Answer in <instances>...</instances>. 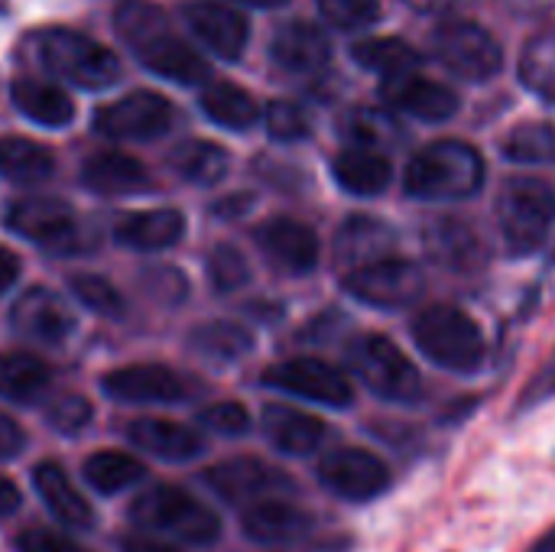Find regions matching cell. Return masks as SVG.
Segmentation results:
<instances>
[{
  "label": "cell",
  "instance_id": "obj_34",
  "mask_svg": "<svg viewBox=\"0 0 555 552\" xmlns=\"http://www.w3.org/2000/svg\"><path fill=\"white\" fill-rule=\"evenodd\" d=\"M169 166L192 185H218L231 169V156L211 140H185L169 153Z\"/></svg>",
  "mask_w": 555,
  "mask_h": 552
},
{
  "label": "cell",
  "instance_id": "obj_55",
  "mask_svg": "<svg viewBox=\"0 0 555 552\" xmlns=\"http://www.w3.org/2000/svg\"><path fill=\"white\" fill-rule=\"evenodd\" d=\"M231 3H241V7H257V10H280V7H286L289 0H231Z\"/></svg>",
  "mask_w": 555,
  "mask_h": 552
},
{
  "label": "cell",
  "instance_id": "obj_42",
  "mask_svg": "<svg viewBox=\"0 0 555 552\" xmlns=\"http://www.w3.org/2000/svg\"><path fill=\"white\" fill-rule=\"evenodd\" d=\"M263 124L276 143H299L312 133V114L296 101H270L263 111Z\"/></svg>",
  "mask_w": 555,
  "mask_h": 552
},
{
  "label": "cell",
  "instance_id": "obj_51",
  "mask_svg": "<svg viewBox=\"0 0 555 552\" xmlns=\"http://www.w3.org/2000/svg\"><path fill=\"white\" fill-rule=\"evenodd\" d=\"M16 280H20V257L0 244V296H3Z\"/></svg>",
  "mask_w": 555,
  "mask_h": 552
},
{
  "label": "cell",
  "instance_id": "obj_5",
  "mask_svg": "<svg viewBox=\"0 0 555 552\" xmlns=\"http://www.w3.org/2000/svg\"><path fill=\"white\" fill-rule=\"evenodd\" d=\"M498 231L511 257L537 254L555 231V192L533 176H514L501 185L494 202Z\"/></svg>",
  "mask_w": 555,
  "mask_h": 552
},
{
  "label": "cell",
  "instance_id": "obj_48",
  "mask_svg": "<svg viewBox=\"0 0 555 552\" xmlns=\"http://www.w3.org/2000/svg\"><path fill=\"white\" fill-rule=\"evenodd\" d=\"M16 552H88L85 547L72 543L62 534L42 530V527H29L16 537Z\"/></svg>",
  "mask_w": 555,
  "mask_h": 552
},
{
  "label": "cell",
  "instance_id": "obj_49",
  "mask_svg": "<svg viewBox=\"0 0 555 552\" xmlns=\"http://www.w3.org/2000/svg\"><path fill=\"white\" fill-rule=\"evenodd\" d=\"M555 397V351L546 358V364L540 368V374L527 384L520 403H517V413H527V410H537L540 403L553 400Z\"/></svg>",
  "mask_w": 555,
  "mask_h": 552
},
{
  "label": "cell",
  "instance_id": "obj_50",
  "mask_svg": "<svg viewBox=\"0 0 555 552\" xmlns=\"http://www.w3.org/2000/svg\"><path fill=\"white\" fill-rule=\"evenodd\" d=\"M23 446H26V433L20 429V423L10 420L7 413H0V462L20 455Z\"/></svg>",
  "mask_w": 555,
  "mask_h": 552
},
{
  "label": "cell",
  "instance_id": "obj_36",
  "mask_svg": "<svg viewBox=\"0 0 555 552\" xmlns=\"http://www.w3.org/2000/svg\"><path fill=\"white\" fill-rule=\"evenodd\" d=\"M189 345L211 364H234L254 351L250 332L237 322H205L189 335Z\"/></svg>",
  "mask_w": 555,
  "mask_h": 552
},
{
  "label": "cell",
  "instance_id": "obj_23",
  "mask_svg": "<svg viewBox=\"0 0 555 552\" xmlns=\"http://www.w3.org/2000/svg\"><path fill=\"white\" fill-rule=\"evenodd\" d=\"M315 521L312 514H306L302 508L283 501V498H270L260 504H250L241 517V530L247 540L260 543V547H286V543H299L312 534Z\"/></svg>",
  "mask_w": 555,
  "mask_h": 552
},
{
  "label": "cell",
  "instance_id": "obj_15",
  "mask_svg": "<svg viewBox=\"0 0 555 552\" xmlns=\"http://www.w3.org/2000/svg\"><path fill=\"white\" fill-rule=\"evenodd\" d=\"M182 23L192 33V39L208 49L211 55L234 62L244 55L247 42H250V20L228 3H215V0H195L185 3L182 10Z\"/></svg>",
  "mask_w": 555,
  "mask_h": 552
},
{
  "label": "cell",
  "instance_id": "obj_30",
  "mask_svg": "<svg viewBox=\"0 0 555 552\" xmlns=\"http://www.w3.org/2000/svg\"><path fill=\"white\" fill-rule=\"evenodd\" d=\"M10 101L26 120L39 127L59 130V127H68L75 117V101L59 85L39 81V78H16L10 85Z\"/></svg>",
  "mask_w": 555,
  "mask_h": 552
},
{
  "label": "cell",
  "instance_id": "obj_32",
  "mask_svg": "<svg viewBox=\"0 0 555 552\" xmlns=\"http://www.w3.org/2000/svg\"><path fill=\"white\" fill-rule=\"evenodd\" d=\"M351 59L361 68L377 72L384 81L410 75V72H420V65H423V55L406 39H400V36H367V39L354 42Z\"/></svg>",
  "mask_w": 555,
  "mask_h": 552
},
{
  "label": "cell",
  "instance_id": "obj_20",
  "mask_svg": "<svg viewBox=\"0 0 555 552\" xmlns=\"http://www.w3.org/2000/svg\"><path fill=\"white\" fill-rule=\"evenodd\" d=\"M270 59L276 68H283L289 75H312L328 65L332 42L322 33V26H315L309 20H289L273 33Z\"/></svg>",
  "mask_w": 555,
  "mask_h": 552
},
{
  "label": "cell",
  "instance_id": "obj_18",
  "mask_svg": "<svg viewBox=\"0 0 555 552\" xmlns=\"http://www.w3.org/2000/svg\"><path fill=\"white\" fill-rule=\"evenodd\" d=\"M380 94H384V104L393 114H406V117H416V120H426V124H446L462 107V98L449 85L433 81V78H426L420 72L387 78L380 85Z\"/></svg>",
  "mask_w": 555,
  "mask_h": 552
},
{
  "label": "cell",
  "instance_id": "obj_6",
  "mask_svg": "<svg viewBox=\"0 0 555 552\" xmlns=\"http://www.w3.org/2000/svg\"><path fill=\"white\" fill-rule=\"evenodd\" d=\"M130 521L143 530L172 537L189 547H211L221 537L218 514L182 488L156 485L130 504Z\"/></svg>",
  "mask_w": 555,
  "mask_h": 552
},
{
  "label": "cell",
  "instance_id": "obj_54",
  "mask_svg": "<svg viewBox=\"0 0 555 552\" xmlns=\"http://www.w3.org/2000/svg\"><path fill=\"white\" fill-rule=\"evenodd\" d=\"M416 10H423V13H455V10H462L468 0H410Z\"/></svg>",
  "mask_w": 555,
  "mask_h": 552
},
{
  "label": "cell",
  "instance_id": "obj_37",
  "mask_svg": "<svg viewBox=\"0 0 555 552\" xmlns=\"http://www.w3.org/2000/svg\"><path fill=\"white\" fill-rule=\"evenodd\" d=\"M517 75L530 94H537L546 104H555V29L537 33L527 39V46L520 52Z\"/></svg>",
  "mask_w": 555,
  "mask_h": 552
},
{
  "label": "cell",
  "instance_id": "obj_52",
  "mask_svg": "<svg viewBox=\"0 0 555 552\" xmlns=\"http://www.w3.org/2000/svg\"><path fill=\"white\" fill-rule=\"evenodd\" d=\"M20 504H23L20 488H16L10 478H3V475H0V517H13V514L20 511Z\"/></svg>",
  "mask_w": 555,
  "mask_h": 552
},
{
  "label": "cell",
  "instance_id": "obj_28",
  "mask_svg": "<svg viewBox=\"0 0 555 552\" xmlns=\"http://www.w3.org/2000/svg\"><path fill=\"white\" fill-rule=\"evenodd\" d=\"M127 439L163 462H192L205 452V439L192 426L172 420H133L127 426Z\"/></svg>",
  "mask_w": 555,
  "mask_h": 552
},
{
  "label": "cell",
  "instance_id": "obj_29",
  "mask_svg": "<svg viewBox=\"0 0 555 552\" xmlns=\"http://www.w3.org/2000/svg\"><path fill=\"white\" fill-rule=\"evenodd\" d=\"M332 176L335 182L358 198H374L384 195L393 182V163L380 150H361L348 146L332 159Z\"/></svg>",
  "mask_w": 555,
  "mask_h": 552
},
{
  "label": "cell",
  "instance_id": "obj_38",
  "mask_svg": "<svg viewBox=\"0 0 555 552\" xmlns=\"http://www.w3.org/2000/svg\"><path fill=\"white\" fill-rule=\"evenodd\" d=\"M338 133L348 140V146H361V150H380L390 146L400 137V127L393 120V111H380V107H351L341 120H338Z\"/></svg>",
  "mask_w": 555,
  "mask_h": 552
},
{
  "label": "cell",
  "instance_id": "obj_22",
  "mask_svg": "<svg viewBox=\"0 0 555 552\" xmlns=\"http://www.w3.org/2000/svg\"><path fill=\"white\" fill-rule=\"evenodd\" d=\"M423 247L426 254L455 273H475L488 264V247L481 241V234L459 218H439L423 231Z\"/></svg>",
  "mask_w": 555,
  "mask_h": 552
},
{
  "label": "cell",
  "instance_id": "obj_56",
  "mask_svg": "<svg viewBox=\"0 0 555 552\" xmlns=\"http://www.w3.org/2000/svg\"><path fill=\"white\" fill-rule=\"evenodd\" d=\"M527 552H555V527L553 530H546V534H543Z\"/></svg>",
  "mask_w": 555,
  "mask_h": 552
},
{
  "label": "cell",
  "instance_id": "obj_13",
  "mask_svg": "<svg viewBox=\"0 0 555 552\" xmlns=\"http://www.w3.org/2000/svg\"><path fill=\"white\" fill-rule=\"evenodd\" d=\"M319 482L325 491H332L341 501L367 504L390 488V468L384 465V459H377L367 449L341 446V449H328L322 455Z\"/></svg>",
  "mask_w": 555,
  "mask_h": 552
},
{
  "label": "cell",
  "instance_id": "obj_1",
  "mask_svg": "<svg viewBox=\"0 0 555 552\" xmlns=\"http://www.w3.org/2000/svg\"><path fill=\"white\" fill-rule=\"evenodd\" d=\"M114 29L146 72L172 85H205V55L172 33L163 7L150 0H120L114 10Z\"/></svg>",
  "mask_w": 555,
  "mask_h": 552
},
{
  "label": "cell",
  "instance_id": "obj_45",
  "mask_svg": "<svg viewBox=\"0 0 555 552\" xmlns=\"http://www.w3.org/2000/svg\"><path fill=\"white\" fill-rule=\"evenodd\" d=\"M46 416H49L46 423L52 429H59L65 436H75V433H81L91 423V403L81 394H62V397H55L49 403Z\"/></svg>",
  "mask_w": 555,
  "mask_h": 552
},
{
  "label": "cell",
  "instance_id": "obj_21",
  "mask_svg": "<svg viewBox=\"0 0 555 552\" xmlns=\"http://www.w3.org/2000/svg\"><path fill=\"white\" fill-rule=\"evenodd\" d=\"M397 257V231L371 215H351L335 234V264L341 270H358L377 260Z\"/></svg>",
  "mask_w": 555,
  "mask_h": 552
},
{
  "label": "cell",
  "instance_id": "obj_35",
  "mask_svg": "<svg viewBox=\"0 0 555 552\" xmlns=\"http://www.w3.org/2000/svg\"><path fill=\"white\" fill-rule=\"evenodd\" d=\"M52 384V368L26 351H3L0 355V397L29 403Z\"/></svg>",
  "mask_w": 555,
  "mask_h": 552
},
{
  "label": "cell",
  "instance_id": "obj_47",
  "mask_svg": "<svg viewBox=\"0 0 555 552\" xmlns=\"http://www.w3.org/2000/svg\"><path fill=\"white\" fill-rule=\"evenodd\" d=\"M198 423L218 436H244L250 433V413L241 407V403H215V407H205L198 413Z\"/></svg>",
  "mask_w": 555,
  "mask_h": 552
},
{
  "label": "cell",
  "instance_id": "obj_44",
  "mask_svg": "<svg viewBox=\"0 0 555 552\" xmlns=\"http://www.w3.org/2000/svg\"><path fill=\"white\" fill-rule=\"evenodd\" d=\"M315 3L325 23H332L335 29H364L380 16L377 0H315Z\"/></svg>",
  "mask_w": 555,
  "mask_h": 552
},
{
  "label": "cell",
  "instance_id": "obj_25",
  "mask_svg": "<svg viewBox=\"0 0 555 552\" xmlns=\"http://www.w3.org/2000/svg\"><path fill=\"white\" fill-rule=\"evenodd\" d=\"M185 238V215L179 208H150V211H130L114 224V241L153 254V251H169Z\"/></svg>",
  "mask_w": 555,
  "mask_h": 552
},
{
  "label": "cell",
  "instance_id": "obj_33",
  "mask_svg": "<svg viewBox=\"0 0 555 552\" xmlns=\"http://www.w3.org/2000/svg\"><path fill=\"white\" fill-rule=\"evenodd\" d=\"M55 172V156L49 146L26 137H0V179L20 185H39Z\"/></svg>",
  "mask_w": 555,
  "mask_h": 552
},
{
  "label": "cell",
  "instance_id": "obj_41",
  "mask_svg": "<svg viewBox=\"0 0 555 552\" xmlns=\"http://www.w3.org/2000/svg\"><path fill=\"white\" fill-rule=\"evenodd\" d=\"M68 290L75 293V299L85 309H91V312H98L104 319H120L124 309H127L120 290L111 280L98 277V273H75V277H68Z\"/></svg>",
  "mask_w": 555,
  "mask_h": 552
},
{
  "label": "cell",
  "instance_id": "obj_2",
  "mask_svg": "<svg viewBox=\"0 0 555 552\" xmlns=\"http://www.w3.org/2000/svg\"><path fill=\"white\" fill-rule=\"evenodd\" d=\"M485 156L465 140H436L413 153L403 172V192L416 202H465L485 189Z\"/></svg>",
  "mask_w": 555,
  "mask_h": 552
},
{
  "label": "cell",
  "instance_id": "obj_17",
  "mask_svg": "<svg viewBox=\"0 0 555 552\" xmlns=\"http://www.w3.org/2000/svg\"><path fill=\"white\" fill-rule=\"evenodd\" d=\"M254 241L263 251V257L276 270H283L289 277L312 273L319 267V257H322L319 234L306 221H296V218H270V221H263L254 231Z\"/></svg>",
  "mask_w": 555,
  "mask_h": 552
},
{
  "label": "cell",
  "instance_id": "obj_39",
  "mask_svg": "<svg viewBox=\"0 0 555 552\" xmlns=\"http://www.w3.org/2000/svg\"><path fill=\"white\" fill-rule=\"evenodd\" d=\"M81 472H85V482L98 495H104V498L133 488L146 475V468L133 455H127V452H94V455L85 459Z\"/></svg>",
  "mask_w": 555,
  "mask_h": 552
},
{
  "label": "cell",
  "instance_id": "obj_12",
  "mask_svg": "<svg viewBox=\"0 0 555 552\" xmlns=\"http://www.w3.org/2000/svg\"><path fill=\"white\" fill-rule=\"evenodd\" d=\"M176 124V107L169 98L137 88L117 101H107L94 111L91 127L107 140H156Z\"/></svg>",
  "mask_w": 555,
  "mask_h": 552
},
{
  "label": "cell",
  "instance_id": "obj_46",
  "mask_svg": "<svg viewBox=\"0 0 555 552\" xmlns=\"http://www.w3.org/2000/svg\"><path fill=\"white\" fill-rule=\"evenodd\" d=\"M143 290L163 306H179L189 296V280L176 267H153L143 273Z\"/></svg>",
  "mask_w": 555,
  "mask_h": 552
},
{
  "label": "cell",
  "instance_id": "obj_7",
  "mask_svg": "<svg viewBox=\"0 0 555 552\" xmlns=\"http://www.w3.org/2000/svg\"><path fill=\"white\" fill-rule=\"evenodd\" d=\"M348 371L380 400L413 403L423 390L420 371L387 335H358L345 351Z\"/></svg>",
  "mask_w": 555,
  "mask_h": 552
},
{
  "label": "cell",
  "instance_id": "obj_9",
  "mask_svg": "<svg viewBox=\"0 0 555 552\" xmlns=\"http://www.w3.org/2000/svg\"><path fill=\"white\" fill-rule=\"evenodd\" d=\"M7 228L16 231L20 238L39 244L42 251H52V254L85 251L81 221H78L75 208L62 198H49V195L16 198L7 208Z\"/></svg>",
  "mask_w": 555,
  "mask_h": 552
},
{
  "label": "cell",
  "instance_id": "obj_11",
  "mask_svg": "<svg viewBox=\"0 0 555 552\" xmlns=\"http://www.w3.org/2000/svg\"><path fill=\"white\" fill-rule=\"evenodd\" d=\"M345 293L371 309H406L426 290V273L406 257H387L345 273Z\"/></svg>",
  "mask_w": 555,
  "mask_h": 552
},
{
  "label": "cell",
  "instance_id": "obj_10",
  "mask_svg": "<svg viewBox=\"0 0 555 552\" xmlns=\"http://www.w3.org/2000/svg\"><path fill=\"white\" fill-rule=\"evenodd\" d=\"M260 384L270 387V390H280V394H289V397L328 407V410H348L354 403L351 377L341 368H335V364H328L322 358H289V361H280V364L263 371Z\"/></svg>",
  "mask_w": 555,
  "mask_h": 552
},
{
  "label": "cell",
  "instance_id": "obj_27",
  "mask_svg": "<svg viewBox=\"0 0 555 552\" xmlns=\"http://www.w3.org/2000/svg\"><path fill=\"white\" fill-rule=\"evenodd\" d=\"M33 488L42 498L46 511L72 527V530H91L94 527V508L88 504V498H81V491L68 482L65 468L59 462H39L33 468Z\"/></svg>",
  "mask_w": 555,
  "mask_h": 552
},
{
  "label": "cell",
  "instance_id": "obj_19",
  "mask_svg": "<svg viewBox=\"0 0 555 552\" xmlns=\"http://www.w3.org/2000/svg\"><path fill=\"white\" fill-rule=\"evenodd\" d=\"M101 390L120 403H179L189 394V381L166 364H127L101 377Z\"/></svg>",
  "mask_w": 555,
  "mask_h": 552
},
{
  "label": "cell",
  "instance_id": "obj_43",
  "mask_svg": "<svg viewBox=\"0 0 555 552\" xmlns=\"http://www.w3.org/2000/svg\"><path fill=\"white\" fill-rule=\"evenodd\" d=\"M208 280L218 293H234L250 283V264L234 244H218L208 251Z\"/></svg>",
  "mask_w": 555,
  "mask_h": 552
},
{
  "label": "cell",
  "instance_id": "obj_31",
  "mask_svg": "<svg viewBox=\"0 0 555 552\" xmlns=\"http://www.w3.org/2000/svg\"><path fill=\"white\" fill-rule=\"evenodd\" d=\"M202 114L224 130H250L260 120V104L234 81H211L198 98Z\"/></svg>",
  "mask_w": 555,
  "mask_h": 552
},
{
  "label": "cell",
  "instance_id": "obj_40",
  "mask_svg": "<svg viewBox=\"0 0 555 552\" xmlns=\"http://www.w3.org/2000/svg\"><path fill=\"white\" fill-rule=\"evenodd\" d=\"M501 153L517 163V166H546L555 163V127L546 120H530L514 127L504 143Z\"/></svg>",
  "mask_w": 555,
  "mask_h": 552
},
{
  "label": "cell",
  "instance_id": "obj_26",
  "mask_svg": "<svg viewBox=\"0 0 555 552\" xmlns=\"http://www.w3.org/2000/svg\"><path fill=\"white\" fill-rule=\"evenodd\" d=\"M260 426L276 452L296 455V459L319 452L328 436V426L322 420H315L302 410H293V407H280V403L263 407Z\"/></svg>",
  "mask_w": 555,
  "mask_h": 552
},
{
  "label": "cell",
  "instance_id": "obj_14",
  "mask_svg": "<svg viewBox=\"0 0 555 552\" xmlns=\"http://www.w3.org/2000/svg\"><path fill=\"white\" fill-rule=\"evenodd\" d=\"M202 482L221 501H228V504H247V508L250 504H260V501H270L276 495L296 491V482L286 472H280V468L260 462V459H250V455L228 459L221 465H211L202 475Z\"/></svg>",
  "mask_w": 555,
  "mask_h": 552
},
{
  "label": "cell",
  "instance_id": "obj_8",
  "mask_svg": "<svg viewBox=\"0 0 555 552\" xmlns=\"http://www.w3.org/2000/svg\"><path fill=\"white\" fill-rule=\"evenodd\" d=\"M433 55L462 81H491L504 68L501 42L472 20H442L433 33Z\"/></svg>",
  "mask_w": 555,
  "mask_h": 552
},
{
  "label": "cell",
  "instance_id": "obj_16",
  "mask_svg": "<svg viewBox=\"0 0 555 552\" xmlns=\"http://www.w3.org/2000/svg\"><path fill=\"white\" fill-rule=\"evenodd\" d=\"M10 325L29 338V342H39V345H65L75 329H78V319L72 312V306L55 293V290H46V286H29L10 309Z\"/></svg>",
  "mask_w": 555,
  "mask_h": 552
},
{
  "label": "cell",
  "instance_id": "obj_3",
  "mask_svg": "<svg viewBox=\"0 0 555 552\" xmlns=\"http://www.w3.org/2000/svg\"><path fill=\"white\" fill-rule=\"evenodd\" d=\"M416 348L442 371L478 374L488 358V342L481 325L452 303H433L420 309L410 322Z\"/></svg>",
  "mask_w": 555,
  "mask_h": 552
},
{
  "label": "cell",
  "instance_id": "obj_4",
  "mask_svg": "<svg viewBox=\"0 0 555 552\" xmlns=\"http://www.w3.org/2000/svg\"><path fill=\"white\" fill-rule=\"evenodd\" d=\"M39 65L65 85L104 91L120 81V59L81 29L49 26L33 36Z\"/></svg>",
  "mask_w": 555,
  "mask_h": 552
},
{
  "label": "cell",
  "instance_id": "obj_53",
  "mask_svg": "<svg viewBox=\"0 0 555 552\" xmlns=\"http://www.w3.org/2000/svg\"><path fill=\"white\" fill-rule=\"evenodd\" d=\"M120 552H182L169 543H159V540H150V537H124L120 540Z\"/></svg>",
  "mask_w": 555,
  "mask_h": 552
},
{
  "label": "cell",
  "instance_id": "obj_24",
  "mask_svg": "<svg viewBox=\"0 0 555 552\" xmlns=\"http://www.w3.org/2000/svg\"><path fill=\"white\" fill-rule=\"evenodd\" d=\"M81 185L94 195H107V198H117V195H140V192H150L153 189V179L146 172V166L130 156V153H120V150H101V153H91L85 163H81Z\"/></svg>",
  "mask_w": 555,
  "mask_h": 552
}]
</instances>
